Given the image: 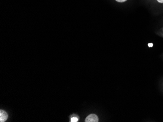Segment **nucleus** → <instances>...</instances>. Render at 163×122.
<instances>
[{"instance_id": "39448f33", "label": "nucleus", "mask_w": 163, "mask_h": 122, "mask_svg": "<svg viewBox=\"0 0 163 122\" xmlns=\"http://www.w3.org/2000/svg\"><path fill=\"white\" fill-rule=\"evenodd\" d=\"M153 43H150L148 44V46H149V47H152L153 46Z\"/></svg>"}, {"instance_id": "20e7f679", "label": "nucleus", "mask_w": 163, "mask_h": 122, "mask_svg": "<svg viewBox=\"0 0 163 122\" xmlns=\"http://www.w3.org/2000/svg\"><path fill=\"white\" fill-rule=\"evenodd\" d=\"M115 1H118L119 3H123V2L127 1V0H115Z\"/></svg>"}, {"instance_id": "423d86ee", "label": "nucleus", "mask_w": 163, "mask_h": 122, "mask_svg": "<svg viewBox=\"0 0 163 122\" xmlns=\"http://www.w3.org/2000/svg\"><path fill=\"white\" fill-rule=\"evenodd\" d=\"M160 3H163V0H157Z\"/></svg>"}, {"instance_id": "7ed1b4c3", "label": "nucleus", "mask_w": 163, "mask_h": 122, "mask_svg": "<svg viewBox=\"0 0 163 122\" xmlns=\"http://www.w3.org/2000/svg\"><path fill=\"white\" fill-rule=\"evenodd\" d=\"M78 119L76 117H72L71 119V122H78Z\"/></svg>"}, {"instance_id": "f257e3e1", "label": "nucleus", "mask_w": 163, "mask_h": 122, "mask_svg": "<svg viewBox=\"0 0 163 122\" xmlns=\"http://www.w3.org/2000/svg\"><path fill=\"white\" fill-rule=\"evenodd\" d=\"M98 117L95 114H91L85 118V122H98Z\"/></svg>"}, {"instance_id": "f03ea898", "label": "nucleus", "mask_w": 163, "mask_h": 122, "mask_svg": "<svg viewBox=\"0 0 163 122\" xmlns=\"http://www.w3.org/2000/svg\"><path fill=\"white\" fill-rule=\"evenodd\" d=\"M8 113L3 110L0 111V122H4L8 119Z\"/></svg>"}]
</instances>
